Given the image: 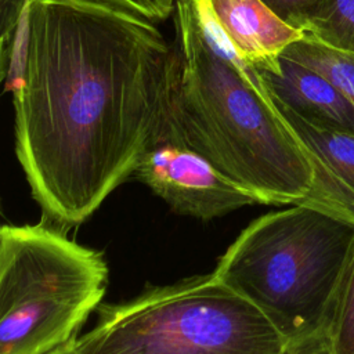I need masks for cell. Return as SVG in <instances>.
I'll list each match as a JSON object with an SVG mask.
<instances>
[{
	"instance_id": "obj_1",
	"label": "cell",
	"mask_w": 354,
	"mask_h": 354,
	"mask_svg": "<svg viewBox=\"0 0 354 354\" xmlns=\"http://www.w3.org/2000/svg\"><path fill=\"white\" fill-rule=\"evenodd\" d=\"M178 58L153 21L105 0H35L3 79L15 153L51 221L77 225L133 176L171 115Z\"/></svg>"
},
{
	"instance_id": "obj_2",
	"label": "cell",
	"mask_w": 354,
	"mask_h": 354,
	"mask_svg": "<svg viewBox=\"0 0 354 354\" xmlns=\"http://www.w3.org/2000/svg\"><path fill=\"white\" fill-rule=\"evenodd\" d=\"M174 124L194 151L260 203L304 201L315 171L256 68L225 43L198 0H177Z\"/></svg>"
},
{
	"instance_id": "obj_3",
	"label": "cell",
	"mask_w": 354,
	"mask_h": 354,
	"mask_svg": "<svg viewBox=\"0 0 354 354\" xmlns=\"http://www.w3.org/2000/svg\"><path fill=\"white\" fill-rule=\"evenodd\" d=\"M353 254L354 217L304 199L253 220L213 272L293 344L326 333Z\"/></svg>"
},
{
	"instance_id": "obj_4",
	"label": "cell",
	"mask_w": 354,
	"mask_h": 354,
	"mask_svg": "<svg viewBox=\"0 0 354 354\" xmlns=\"http://www.w3.org/2000/svg\"><path fill=\"white\" fill-rule=\"evenodd\" d=\"M286 339L214 272L98 307L76 354H286Z\"/></svg>"
},
{
	"instance_id": "obj_5",
	"label": "cell",
	"mask_w": 354,
	"mask_h": 354,
	"mask_svg": "<svg viewBox=\"0 0 354 354\" xmlns=\"http://www.w3.org/2000/svg\"><path fill=\"white\" fill-rule=\"evenodd\" d=\"M108 283L102 254L39 224L0 230V354H48L76 339Z\"/></svg>"
},
{
	"instance_id": "obj_6",
	"label": "cell",
	"mask_w": 354,
	"mask_h": 354,
	"mask_svg": "<svg viewBox=\"0 0 354 354\" xmlns=\"http://www.w3.org/2000/svg\"><path fill=\"white\" fill-rule=\"evenodd\" d=\"M133 177L176 213L199 220H212L260 203L187 145L171 115L142 153Z\"/></svg>"
},
{
	"instance_id": "obj_7",
	"label": "cell",
	"mask_w": 354,
	"mask_h": 354,
	"mask_svg": "<svg viewBox=\"0 0 354 354\" xmlns=\"http://www.w3.org/2000/svg\"><path fill=\"white\" fill-rule=\"evenodd\" d=\"M198 3L236 57L260 72L279 73L282 53L304 36L261 0Z\"/></svg>"
},
{
	"instance_id": "obj_8",
	"label": "cell",
	"mask_w": 354,
	"mask_h": 354,
	"mask_svg": "<svg viewBox=\"0 0 354 354\" xmlns=\"http://www.w3.org/2000/svg\"><path fill=\"white\" fill-rule=\"evenodd\" d=\"M272 100L311 159L315 180L306 199L354 217V134L314 124Z\"/></svg>"
},
{
	"instance_id": "obj_9",
	"label": "cell",
	"mask_w": 354,
	"mask_h": 354,
	"mask_svg": "<svg viewBox=\"0 0 354 354\" xmlns=\"http://www.w3.org/2000/svg\"><path fill=\"white\" fill-rule=\"evenodd\" d=\"M279 73L260 72L271 95L303 119L354 134V106L322 75L281 55Z\"/></svg>"
},
{
	"instance_id": "obj_10",
	"label": "cell",
	"mask_w": 354,
	"mask_h": 354,
	"mask_svg": "<svg viewBox=\"0 0 354 354\" xmlns=\"http://www.w3.org/2000/svg\"><path fill=\"white\" fill-rule=\"evenodd\" d=\"M282 57L299 62L329 80L354 106V53L324 44L310 36L292 43Z\"/></svg>"
},
{
	"instance_id": "obj_11",
	"label": "cell",
	"mask_w": 354,
	"mask_h": 354,
	"mask_svg": "<svg viewBox=\"0 0 354 354\" xmlns=\"http://www.w3.org/2000/svg\"><path fill=\"white\" fill-rule=\"evenodd\" d=\"M300 30L330 47L354 53V0H321Z\"/></svg>"
},
{
	"instance_id": "obj_12",
	"label": "cell",
	"mask_w": 354,
	"mask_h": 354,
	"mask_svg": "<svg viewBox=\"0 0 354 354\" xmlns=\"http://www.w3.org/2000/svg\"><path fill=\"white\" fill-rule=\"evenodd\" d=\"M326 339L335 354H354V254L337 292Z\"/></svg>"
},
{
	"instance_id": "obj_13",
	"label": "cell",
	"mask_w": 354,
	"mask_h": 354,
	"mask_svg": "<svg viewBox=\"0 0 354 354\" xmlns=\"http://www.w3.org/2000/svg\"><path fill=\"white\" fill-rule=\"evenodd\" d=\"M35 0H0V73L7 68Z\"/></svg>"
},
{
	"instance_id": "obj_14",
	"label": "cell",
	"mask_w": 354,
	"mask_h": 354,
	"mask_svg": "<svg viewBox=\"0 0 354 354\" xmlns=\"http://www.w3.org/2000/svg\"><path fill=\"white\" fill-rule=\"evenodd\" d=\"M127 8L153 22L163 21L173 15L177 0H105Z\"/></svg>"
},
{
	"instance_id": "obj_15",
	"label": "cell",
	"mask_w": 354,
	"mask_h": 354,
	"mask_svg": "<svg viewBox=\"0 0 354 354\" xmlns=\"http://www.w3.org/2000/svg\"><path fill=\"white\" fill-rule=\"evenodd\" d=\"M289 25L300 29L306 15L321 0H261Z\"/></svg>"
},
{
	"instance_id": "obj_16",
	"label": "cell",
	"mask_w": 354,
	"mask_h": 354,
	"mask_svg": "<svg viewBox=\"0 0 354 354\" xmlns=\"http://www.w3.org/2000/svg\"><path fill=\"white\" fill-rule=\"evenodd\" d=\"M286 354H335L328 343L326 333L289 344Z\"/></svg>"
},
{
	"instance_id": "obj_17",
	"label": "cell",
	"mask_w": 354,
	"mask_h": 354,
	"mask_svg": "<svg viewBox=\"0 0 354 354\" xmlns=\"http://www.w3.org/2000/svg\"><path fill=\"white\" fill-rule=\"evenodd\" d=\"M48 354H76V351L73 350V342H71L69 344L62 346V347H59V348H57V350L48 353Z\"/></svg>"
}]
</instances>
